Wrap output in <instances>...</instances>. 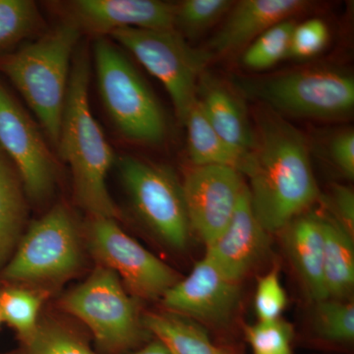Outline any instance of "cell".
Segmentation results:
<instances>
[{
	"instance_id": "25",
	"label": "cell",
	"mask_w": 354,
	"mask_h": 354,
	"mask_svg": "<svg viewBox=\"0 0 354 354\" xmlns=\"http://www.w3.org/2000/svg\"><path fill=\"white\" fill-rule=\"evenodd\" d=\"M234 3L230 0H184L176 4L174 29L190 38L201 36L227 16Z\"/></svg>"
},
{
	"instance_id": "12",
	"label": "cell",
	"mask_w": 354,
	"mask_h": 354,
	"mask_svg": "<svg viewBox=\"0 0 354 354\" xmlns=\"http://www.w3.org/2000/svg\"><path fill=\"white\" fill-rule=\"evenodd\" d=\"M245 184L243 176L232 167L206 165L188 171L181 187L190 230L206 245L227 227Z\"/></svg>"
},
{
	"instance_id": "24",
	"label": "cell",
	"mask_w": 354,
	"mask_h": 354,
	"mask_svg": "<svg viewBox=\"0 0 354 354\" xmlns=\"http://www.w3.org/2000/svg\"><path fill=\"white\" fill-rule=\"evenodd\" d=\"M295 25L292 20H286L263 32L242 53V64L254 71H262L288 57Z\"/></svg>"
},
{
	"instance_id": "33",
	"label": "cell",
	"mask_w": 354,
	"mask_h": 354,
	"mask_svg": "<svg viewBox=\"0 0 354 354\" xmlns=\"http://www.w3.org/2000/svg\"><path fill=\"white\" fill-rule=\"evenodd\" d=\"M330 204L335 211V221L351 237L354 234V194L351 188L335 185L330 195Z\"/></svg>"
},
{
	"instance_id": "20",
	"label": "cell",
	"mask_w": 354,
	"mask_h": 354,
	"mask_svg": "<svg viewBox=\"0 0 354 354\" xmlns=\"http://www.w3.org/2000/svg\"><path fill=\"white\" fill-rule=\"evenodd\" d=\"M324 281L328 297L342 299L354 285L353 237L335 220L323 218Z\"/></svg>"
},
{
	"instance_id": "35",
	"label": "cell",
	"mask_w": 354,
	"mask_h": 354,
	"mask_svg": "<svg viewBox=\"0 0 354 354\" xmlns=\"http://www.w3.org/2000/svg\"><path fill=\"white\" fill-rule=\"evenodd\" d=\"M0 354H22V353H0Z\"/></svg>"
},
{
	"instance_id": "15",
	"label": "cell",
	"mask_w": 354,
	"mask_h": 354,
	"mask_svg": "<svg viewBox=\"0 0 354 354\" xmlns=\"http://www.w3.org/2000/svg\"><path fill=\"white\" fill-rule=\"evenodd\" d=\"M310 6L305 0H241L234 2L225 22L205 48L225 57L245 50L272 26L290 20Z\"/></svg>"
},
{
	"instance_id": "8",
	"label": "cell",
	"mask_w": 354,
	"mask_h": 354,
	"mask_svg": "<svg viewBox=\"0 0 354 354\" xmlns=\"http://www.w3.org/2000/svg\"><path fill=\"white\" fill-rule=\"evenodd\" d=\"M82 265L80 236L71 213L58 205L35 221L20 239L2 276L16 283H57Z\"/></svg>"
},
{
	"instance_id": "14",
	"label": "cell",
	"mask_w": 354,
	"mask_h": 354,
	"mask_svg": "<svg viewBox=\"0 0 354 354\" xmlns=\"http://www.w3.org/2000/svg\"><path fill=\"white\" fill-rule=\"evenodd\" d=\"M268 232L256 218L245 184L232 220L220 236L207 245L206 256L235 281H241L264 255Z\"/></svg>"
},
{
	"instance_id": "5",
	"label": "cell",
	"mask_w": 354,
	"mask_h": 354,
	"mask_svg": "<svg viewBox=\"0 0 354 354\" xmlns=\"http://www.w3.org/2000/svg\"><path fill=\"white\" fill-rule=\"evenodd\" d=\"M245 94L271 111L297 118L335 120L354 108L353 77L333 68H307L278 76L239 81Z\"/></svg>"
},
{
	"instance_id": "2",
	"label": "cell",
	"mask_w": 354,
	"mask_h": 354,
	"mask_svg": "<svg viewBox=\"0 0 354 354\" xmlns=\"http://www.w3.org/2000/svg\"><path fill=\"white\" fill-rule=\"evenodd\" d=\"M90 66L79 53L70 70L57 146L69 165L79 204L92 218L115 220L120 213L106 187L114 155L88 104Z\"/></svg>"
},
{
	"instance_id": "16",
	"label": "cell",
	"mask_w": 354,
	"mask_h": 354,
	"mask_svg": "<svg viewBox=\"0 0 354 354\" xmlns=\"http://www.w3.org/2000/svg\"><path fill=\"white\" fill-rule=\"evenodd\" d=\"M73 9L78 20L97 34L127 28L174 29L176 4L158 0H78Z\"/></svg>"
},
{
	"instance_id": "3",
	"label": "cell",
	"mask_w": 354,
	"mask_h": 354,
	"mask_svg": "<svg viewBox=\"0 0 354 354\" xmlns=\"http://www.w3.org/2000/svg\"><path fill=\"white\" fill-rule=\"evenodd\" d=\"M79 38L78 25L64 23L26 44L0 65L57 145L68 88L70 62Z\"/></svg>"
},
{
	"instance_id": "28",
	"label": "cell",
	"mask_w": 354,
	"mask_h": 354,
	"mask_svg": "<svg viewBox=\"0 0 354 354\" xmlns=\"http://www.w3.org/2000/svg\"><path fill=\"white\" fill-rule=\"evenodd\" d=\"M315 324L319 334L333 342H351L354 339V305L341 299L317 302Z\"/></svg>"
},
{
	"instance_id": "19",
	"label": "cell",
	"mask_w": 354,
	"mask_h": 354,
	"mask_svg": "<svg viewBox=\"0 0 354 354\" xmlns=\"http://www.w3.org/2000/svg\"><path fill=\"white\" fill-rule=\"evenodd\" d=\"M187 128L188 153L193 167L221 165L232 167L242 174L250 155L228 145L209 124L198 101L184 122Z\"/></svg>"
},
{
	"instance_id": "22",
	"label": "cell",
	"mask_w": 354,
	"mask_h": 354,
	"mask_svg": "<svg viewBox=\"0 0 354 354\" xmlns=\"http://www.w3.org/2000/svg\"><path fill=\"white\" fill-rule=\"evenodd\" d=\"M144 328L157 337L172 354H225L209 341L201 328L176 314H149Z\"/></svg>"
},
{
	"instance_id": "4",
	"label": "cell",
	"mask_w": 354,
	"mask_h": 354,
	"mask_svg": "<svg viewBox=\"0 0 354 354\" xmlns=\"http://www.w3.org/2000/svg\"><path fill=\"white\" fill-rule=\"evenodd\" d=\"M94 55L100 94L118 131L137 143H162L167 134L165 113L139 72L106 39L95 41Z\"/></svg>"
},
{
	"instance_id": "34",
	"label": "cell",
	"mask_w": 354,
	"mask_h": 354,
	"mask_svg": "<svg viewBox=\"0 0 354 354\" xmlns=\"http://www.w3.org/2000/svg\"><path fill=\"white\" fill-rule=\"evenodd\" d=\"M133 354H172L171 351L167 349L165 344L162 342H158V339L156 342H151V344H147L144 348H140L136 353Z\"/></svg>"
},
{
	"instance_id": "27",
	"label": "cell",
	"mask_w": 354,
	"mask_h": 354,
	"mask_svg": "<svg viewBox=\"0 0 354 354\" xmlns=\"http://www.w3.org/2000/svg\"><path fill=\"white\" fill-rule=\"evenodd\" d=\"M39 21L36 4L29 0H0V50L31 34Z\"/></svg>"
},
{
	"instance_id": "1",
	"label": "cell",
	"mask_w": 354,
	"mask_h": 354,
	"mask_svg": "<svg viewBox=\"0 0 354 354\" xmlns=\"http://www.w3.org/2000/svg\"><path fill=\"white\" fill-rule=\"evenodd\" d=\"M254 147L242 176L256 218L268 234L279 232L319 198L304 133L271 109L261 111Z\"/></svg>"
},
{
	"instance_id": "6",
	"label": "cell",
	"mask_w": 354,
	"mask_h": 354,
	"mask_svg": "<svg viewBox=\"0 0 354 354\" xmlns=\"http://www.w3.org/2000/svg\"><path fill=\"white\" fill-rule=\"evenodd\" d=\"M111 36L167 88L183 123L197 102L203 71L213 59L205 48H193L176 29L116 30Z\"/></svg>"
},
{
	"instance_id": "36",
	"label": "cell",
	"mask_w": 354,
	"mask_h": 354,
	"mask_svg": "<svg viewBox=\"0 0 354 354\" xmlns=\"http://www.w3.org/2000/svg\"><path fill=\"white\" fill-rule=\"evenodd\" d=\"M1 323H2V319H1V316H0V325H1Z\"/></svg>"
},
{
	"instance_id": "32",
	"label": "cell",
	"mask_w": 354,
	"mask_h": 354,
	"mask_svg": "<svg viewBox=\"0 0 354 354\" xmlns=\"http://www.w3.org/2000/svg\"><path fill=\"white\" fill-rule=\"evenodd\" d=\"M328 155L337 169L349 179L354 177V132L342 130L330 138Z\"/></svg>"
},
{
	"instance_id": "11",
	"label": "cell",
	"mask_w": 354,
	"mask_h": 354,
	"mask_svg": "<svg viewBox=\"0 0 354 354\" xmlns=\"http://www.w3.org/2000/svg\"><path fill=\"white\" fill-rule=\"evenodd\" d=\"M0 148L12 160L28 195L46 199L55 186V160L31 118L1 86Z\"/></svg>"
},
{
	"instance_id": "17",
	"label": "cell",
	"mask_w": 354,
	"mask_h": 354,
	"mask_svg": "<svg viewBox=\"0 0 354 354\" xmlns=\"http://www.w3.org/2000/svg\"><path fill=\"white\" fill-rule=\"evenodd\" d=\"M197 101L209 124L228 145L245 155L252 153L255 131L241 99L232 91L206 79L198 84Z\"/></svg>"
},
{
	"instance_id": "21",
	"label": "cell",
	"mask_w": 354,
	"mask_h": 354,
	"mask_svg": "<svg viewBox=\"0 0 354 354\" xmlns=\"http://www.w3.org/2000/svg\"><path fill=\"white\" fill-rule=\"evenodd\" d=\"M25 216L20 177L0 151V267L6 266L18 245Z\"/></svg>"
},
{
	"instance_id": "18",
	"label": "cell",
	"mask_w": 354,
	"mask_h": 354,
	"mask_svg": "<svg viewBox=\"0 0 354 354\" xmlns=\"http://www.w3.org/2000/svg\"><path fill=\"white\" fill-rule=\"evenodd\" d=\"M288 227V254L309 295L317 302L328 299L324 281L323 218L313 215L295 218Z\"/></svg>"
},
{
	"instance_id": "9",
	"label": "cell",
	"mask_w": 354,
	"mask_h": 354,
	"mask_svg": "<svg viewBox=\"0 0 354 354\" xmlns=\"http://www.w3.org/2000/svg\"><path fill=\"white\" fill-rule=\"evenodd\" d=\"M121 181L135 209L167 245L183 249L190 225L183 187L164 167L124 156L118 160Z\"/></svg>"
},
{
	"instance_id": "13",
	"label": "cell",
	"mask_w": 354,
	"mask_h": 354,
	"mask_svg": "<svg viewBox=\"0 0 354 354\" xmlns=\"http://www.w3.org/2000/svg\"><path fill=\"white\" fill-rule=\"evenodd\" d=\"M171 313L220 323L232 315L239 298V283L228 278L205 255L185 279L177 281L162 295Z\"/></svg>"
},
{
	"instance_id": "26",
	"label": "cell",
	"mask_w": 354,
	"mask_h": 354,
	"mask_svg": "<svg viewBox=\"0 0 354 354\" xmlns=\"http://www.w3.org/2000/svg\"><path fill=\"white\" fill-rule=\"evenodd\" d=\"M24 346L22 354H95L75 333L48 321L39 323Z\"/></svg>"
},
{
	"instance_id": "7",
	"label": "cell",
	"mask_w": 354,
	"mask_h": 354,
	"mask_svg": "<svg viewBox=\"0 0 354 354\" xmlns=\"http://www.w3.org/2000/svg\"><path fill=\"white\" fill-rule=\"evenodd\" d=\"M62 306L87 326L106 353L131 348L141 341L145 329L120 277L102 266L64 295Z\"/></svg>"
},
{
	"instance_id": "23",
	"label": "cell",
	"mask_w": 354,
	"mask_h": 354,
	"mask_svg": "<svg viewBox=\"0 0 354 354\" xmlns=\"http://www.w3.org/2000/svg\"><path fill=\"white\" fill-rule=\"evenodd\" d=\"M43 297L36 291L18 286L0 290V316L16 330L22 342L31 337L39 325Z\"/></svg>"
},
{
	"instance_id": "10",
	"label": "cell",
	"mask_w": 354,
	"mask_h": 354,
	"mask_svg": "<svg viewBox=\"0 0 354 354\" xmlns=\"http://www.w3.org/2000/svg\"><path fill=\"white\" fill-rule=\"evenodd\" d=\"M87 242L99 265L115 272L139 297H162L179 281L169 266L128 235L113 218H92Z\"/></svg>"
},
{
	"instance_id": "31",
	"label": "cell",
	"mask_w": 354,
	"mask_h": 354,
	"mask_svg": "<svg viewBox=\"0 0 354 354\" xmlns=\"http://www.w3.org/2000/svg\"><path fill=\"white\" fill-rule=\"evenodd\" d=\"M329 41V28L321 19H309L295 25L291 34L288 57L305 59L319 55Z\"/></svg>"
},
{
	"instance_id": "29",
	"label": "cell",
	"mask_w": 354,
	"mask_h": 354,
	"mask_svg": "<svg viewBox=\"0 0 354 354\" xmlns=\"http://www.w3.org/2000/svg\"><path fill=\"white\" fill-rule=\"evenodd\" d=\"M245 335L254 354H291L290 329L281 319L248 326Z\"/></svg>"
},
{
	"instance_id": "30",
	"label": "cell",
	"mask_w": 354,
	"mask_h": 354,
	"mask_svg": "<svg viewBox=\"0 0 354 354\" xmlns=\"http://www.w3.org/2000/svg\"><path fill=\"white\" fill-rule=\"evenodd\" d=\"M286 306V295L279 270H272L259 279L256 290L255 309L259 322L279 320Z\"/></svg>"
}]
</instances>
